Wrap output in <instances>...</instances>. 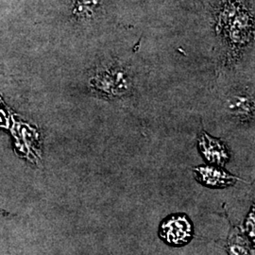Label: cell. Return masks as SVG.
<instances>
[{
	"mask_svg": "<svg viewBox=\"0 0 255 255\" xmlns=\"http://www.w3.org/2000/svg\"><path fill=\"white\" fill-rule=\"evenodd\" d=\"M92 90L106 99H119L128 95L133 81L130 73L120 64H108L98 68L90 78Z\"/></svg>",
	"mask_w": 255,
	"mask_h": 255,
	"instance_id": "1",
	"label": "cell"
},
{
	"mask_svg": "<svg viewBox=\"0 0 255 255\" xmlns=\"http://www.w3.org/2000/svg\"><path fill=\"white\" fill-rule=\"evenodd\" d=\"M194 228L191 220L184 214L167 217L160 225L159 235L166 244L183 246L191 241Z\"/></svg>",
	"mask_w": 255,
	"mask_h": 255,
	"instance_id": "2",
	"label": "cell"
},
{
	"mask_svg": "<svg viewBox=\"0 0 255 255\" xmlns=\"http://www.w3.org/2000/svg\"><path fill=\"white\" fill-rule=\"evenodd\" d=\"M198 146L204 159L210 164L224 165L230 159L228 147L219 139L210 136L205 131H202Z\"/></svg>",
	"mask_w": 255,
	"mask_h": 255,
	"instance_id": "3",
	"label": "cell"
},
{
	"mask_svg": "<svg viewBox=\"0 0 255 255\" xmlns=\"http://www.w3.org/2000/svg\"><path fill=\"white\" fill-rule=\"evenodd\" d=\"M194 172L199 182L212 188H224L240 180L220 167L211 165L198 166L194 168Z\"/></svg>",
	"mask_w": 255,
	"mask_h": 255,
	"instance_id": "4",
	"label": "cell"
},
{
	"mask_svg": "<svg viewBox=\"0 0 255 255\" xmlns=\"http://www.w3.org/2000/svg\"><path fill=\"white\" fill-rule=\"evenodd\" d=\"M227 109L232 116L239 119L240 121H249L254 119V98L246 93L235 94L229 98L227 101Z\"/></svg>",
	"mask_w": 255,
	"mask_h": 255,
	"instance_id": "5",
	"label": "cell"
},
{
	"mask_svg": "<svg viewBox=\"0 0 255 255\" xmlns=\"http://www.w3.org/2000/svg\"><path fill=\"white\" fill-rule=\"evenodd\" d=\"M101 6V0H72L70 10L77 21L86 22L97 15Z\"/></svg>",
	"mask_w": 255,
	"mask_h": 255,
	"instance_id": "6",
	"label": "cell"
}]
</instances>
